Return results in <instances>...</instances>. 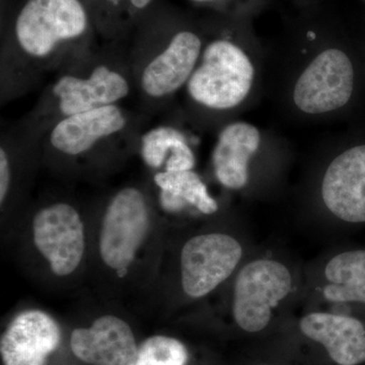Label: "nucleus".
<instances>
[{
  "instance_id": "nucleus-20",
  "label": "nucleus",
  "mask_w": 365,
  "mask_h": 365,
  "mask_svg": "<svg viewBox=\"0 0 365 365\" xmlns=\"http://www.w3.org/2000/svg\"><path fill=\"white\" fill-rule=\"evenodd\" d=\"M129 1L135 9H143L146 6H150L153 0H129Z\"/></svg>"
},
{
  "instance_id": "nucleus-17",
  "label": "nucleus",
  "mask_w": 365,
  "mask_h": 365,
  "mask_svg": "<svg viewBox=\"0 0 365 365\" xmlns=\"http://www.w3.org/2000/svg\"><path fill=\"white\" fill-rule=\"evenodd\" d=\"M321 294L331 304H365V250L342 252L329 259Z\"/></svg>"
},
{
  "instance_id": "nucleus-19",
  "label": "nucleus",
  "mask_w": 365,
  "mask_h": 365,
  "mask_svg": "<svg viewBox=\"0 0 365 365\" xmlns=\"http://www.w3.org/2000/svg\"><path fill=\"white\" fill-rule=\"evenodd\" d=\"M189 361V349L182 340L157 334L141 341L134 365H188Z\"/></svg>"
},
{
  "instance_id": "nucleus-12",
  "label": "nucleus",
  "mask_w": 365,
  "mask_h": 365,
  "mask_svg": "<svg viewBox=\"0 0 365 365\" xmlns=\"http://www.w3.org/2000/svg\"><path fill=\"white\" fill-rule=\"evenodd\" d=\"M139 344L130 323L114 313L98 314L69 336L72 355L86 365H134Z\"/></svg>"
},
{
  "instance_id": "nucleus-11",
  "label": "nucleus",
  "mask_w": 365,
  "mask_h": 365,
  "mask_svg": "<svg viewBox=\"0 0 365 365\" xmlns=\"http://www.w3.org/2000/svg\"><path fill=\"white\" fill-rule=\"evenodd\" d=\"M63 341V330L51 314L42 309L18 312L0 336L4 365H48Z\"/></svg>"
},
{
  "instance_id": "nucleus-8",
  "label": "nucleus",
  "mask_w": 365,
  "mask_h": 365,
  "mask_svg": "<svg viewBox=\"0 0 365 365\" xmlns=\"http://www.w3.org/2000/svg\"><path fill=\"white\" fill-rule=\"evenodd\" d=\"M130 122V115L120 104L62 118L47 129V150L62 162H86L118 141Z\"/></svg>"
},
{
  "instance_id": "nucleus-13",
  "label": "nucleus",
  "mask_w": 365,
  "mask_h": 365,
  "mask_svg": "<svg viewBox=\"0 0 365 365\" xmlns=\"http://www.w3.org/2000/svg\"><path fill=\"white\" fill-rule=\"evenodd\" d=\"M327 209L346 222H365V145L338 155L329 165L321 188Z\"/></svg>"
},
{
  "instance_id": "nucleus-1",
  "label": "nucleus",
  "mask_w": 365,
  "mask_h": 365,
  "mask_svg": "<svg viewBox=\"0 0 365 365\" xmlns=\"http://www.w3.org/2000/svg\"><path fill=\"white\" fill-rule=\"evenodd\" d=\"M91 234L90 261L110 284L125 287L151 283L162 261L160 211L153 192L136 185L118 189L107 199Z\"/></svg>"
},
{
  "instance_id": "nucleus-7",
  "label": "nucleus",
  "mask_w": 365,
  "mask_h": 365,
  "mask_svg": "<svg viewBox=\"0 0 365 365\" xmlns=\"http://www.w3.org/2000/svg\"><path fill=\"white\" fill-rule=\"evenodd\" d=\"M187 91L197 104L210 110H230L241 104L253 85L255 71L241 48L217 40L204 49Z\"/></svg>"
},
{
  "instance_id": "nucleus-21",
  "label": "nucleus",
  "mask_w": 365,
  "mask_h": 365,
  "mask_svg": "<svg viewBox=\"0 0 365 365\" xmlns=\"http://www.w3.org/2000/svg\"><path fill=\"white\" fill-rule=\"evenodd\" d=\"M108 1L111 2V4H114V6H118V4H119L122 0H108Z\"/></svg>"
},
{
  "instance_id": "nucleus-9",
  "label": "nucleus",
  "mask_w": 365,
  "mask_h": 365,
  "mask_svg": "<svg viewBox=\"0 0 365 365\" xmlns=\"http://www.w3.org/2000/svg\"><path fill=\"white\" fill-rule=\"evenodd\" d=\"M202 43L195 34L182 31L168 44L145 54L135 69L137 88L150 102L170 97L187 85L201 56Z\"/></svg>"
},
{
  "instance_id": "nucleus-16",
  "label": "nucleus",
  "mask_w": 365,
  "mask_h": 365,
  "mask_svg": "<svg viewBox=\"0 0 365 365\" xmlns=\"http://www.w3.org/2000/svg\"><path fill=\"white\" fill-rule=\"evenodd\" d=\"M153 186L158 211L167 215H179L189 208L206 216L218 211L217 201L194 170L155 173Z\"/></svg>"
},
{
  "instance_id": "nucleus-15",
  "label": "nucleus",
  "mask_w": 365,
  "mask_h": 365,
  "mask_svg": "<svg viewBox=\"0 0 365 365\" xmlns=\"http://www.w3.org/2000/svg\"><path fill=\"white\" fill-rule=\"evenodd\" d=\"M260 132L253 125H227L218 136L212 153L213 170L225 188L240 190L249 181L250 160L260 146Z\"/></svg>"
},
{
  "instance_id": "nucleus-14",
  "label": "nucleus",
  "mask_w": 365,
  "mask_h": 365,
  "mask_svg": "<svg viewBox=\"0 0 365 365\" xmlns=\"http://www.w3.org/2000/svg\"><path fill=\"white\" fill-rule=\"evenodd\" d=\"M299 329L307 339L323 346L335 364H364L365 327L359 319L329 312H312L300 319Z\"/></svg>"
},
{
  "instance_id": "nucleus-22",
  "label": "nucleus",
  "mask_w": 365,
  "mask_h": 365,
  "mask_svg": "<svg viewBox=\"0 0 365 365\" xmlns=\"http://www.w3.org/2000/svg\"><path fill=\"white\" fill-rule=\"evenodd\" d=\"M195 1H209V0H195Z\"/></svg>"
},
{
  "instance_id": "nucleus-5",
  "label": "nucleus",
  "mask_w": 365,
  "mask_h": 365,
  "mask_svg": "<svg viewBox=\"0 0 365 365\" xmlns=\"http://www.w3.org/2000/svg\"><path fill=\"white\" fill-rule=\"evenodd\" d=\"M294 289V275L283 262L261 257L242 264L232 282L230 309L232 321L242 332H262Z\"/></svg>"
},
{
  "instance_id": "nucleus-6",
  "label": "nucleus",
  "mask_w": 365,
  "mask_h": 365,
  "mask_svg": "<svg viewBox=\"0 0 365 365\" xmlns=\"http://www.w3.org/2000/svg\"><path fill=\"white\" fill-rule=\"evenodd\" d=\"M244 258L242 242L225 230H204L188 237L178 254L180 294L199 302L234 277Z\"/></svg>"
},
{
  "instance_id": "nucleus-4",
  "label": "nucleus",
  "mask_w": 365,
  "mask_h": 365,
  "mask_svg": "<svg viewBox=\"0 0 365 365\" xmlns=\"http://www.w3.org/2000/svg\"><path fill=\"white\" fill-rule=\"evenodd\" d=\"M88 28V14L79 0H28L14 28L18 57L36 71L71 62L63 48L81 39Z\"/></svg>"
},
{
  "instance_id": "nucleus-23",
  "label": "nucleus",
  "mask_w": 365,
  "mask_h": 365,
  "mask_svg": "<svg viewBox=\"0 0 365 365\" xmlns=\"http://www.w3.org/2000/svg\"><path fill=\"white\" fill-rule=\"evenodd\" d=\"M259 365H272V364H259Z\"/></svg>"
},
{
  "instance_id": "nucleus-3",
  "label": "nucleus",
  "mask_w": 365,
  "mask_h": 365,
  "mask_svg": "<svg viewBox=\"0 0 365 365\" xmlns=\"http://www.w3.org/2000/svg\"><path fill=\"white\" fill-rule=\"evenodd\" d=\"M71 64L46 90L39 105L37 118L47 128L62 118L120 104L131 93V74L114 60L83 55Z\"/></svg>"
},
{
  "instance_id": "nucleus-2",
  "label": "nucleus",
  "mask_w": 365,
  "mask_h": 365,
  "mask_svg": "<svg viewBox=\"0 0 365 365\" xmlns=\"http://www.w3.org/2000/svg\"><path fill=\"white\" fill-rule=\"evenodd\" d=\"M91 232L78 204L54 199L33 211L26 225V248L49 279L69 282L90 262Z\"/></svg>"
},
{
  "instance_id": "nucleus-10",
  "label": "nucleus",
  "mask_w": 365,
  "mask_h": 365,
  "mask_svg": "<svg viewBox=\"0 0 365 365\" xmlns=\"http://www.w3.org/2000/svg\"><path fill=\"white\" fill-rule=\"evenodd\" d=\"M353 86L354 71L349 57L340 50L328 49L297 79L294 103L307 114L335 111L349 102Z\"/></svg>"
},
{
  "instance_id": "nucleus-18",
  "label": "nucleus",
  "mask_w": 365,
  "mask_h": 365,
  "mask_svg": "<svg viewBox=\"0 0 365 365\" xmlns=\"http://www.w3.org/2000/svg\"><path fill=\"white\" fill-rule=\"evenodd\" d=\"M139 153L153 174L193 170L195 155L179 129L168 125L153 127L141 136Z\"/></svg>"
}]
</instances>
